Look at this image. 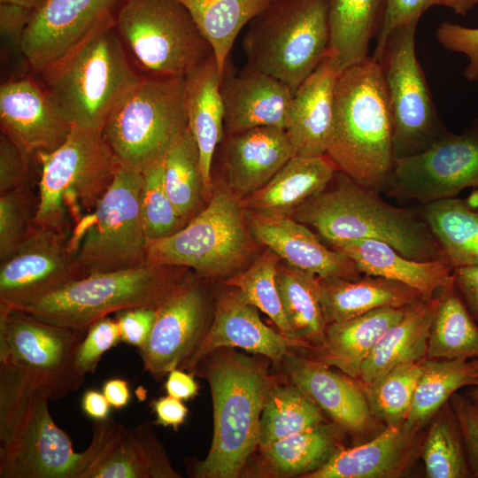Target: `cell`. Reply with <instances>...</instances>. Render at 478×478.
I'll list each match as a JSON object with an SVG mask.
<instances>
[{
  "instance_id": "45",
  "label": "cell",
  "mask_w": 478,
  "mask_h": 478,
  "mask_svg": "<svg viewBox=\"0 0 478 478\" xmlns=\"http://www.w3.org/2000/svg\"><path fill=\"white\" fill-rule=\"evenodd\" d=\"M142 173L141 212L147 239L152 242L178 232L187 222L166 190L164 159Z\"/></svg>"
},
{
  "instance_id": "12",
  "label": "cell",
  "mask_w": 478,
  "mask_h": 478,
  "mask_svg": "<svg viewBox=\"0 0 478 478\" xmlns=\"http://www.w3.org/2000/svg\"><path fill=\"white\" fill-rule=\"evenodd\" d=\"M115 27L150 75L185 76L213 54L179 0H122Z\"/></svg>"
},
{
  "instance_id": "37",
  "label": "cell",
  "mask_w": 478,
  "mask_h": 478,
  "mask_svg": "<svg viewBox=\"0 0 478 478\" xmlns=\"http://www.w3.org/2000/svg\"><path fill=\"white\" fill-rule=\"evenodd\" d=\"M478 386V359L426 358L405 427L422 430L459 389Z\"/></svg>"
},
{
  "instance_id": "8",
  "label": "cell",
  "mask_w": 478,
  "mask_h": 478,
  "mask_svg": "<svg viewBox=\"0 0 478 478\" xmlns=\"http://www.w3.org/2000/svg\"><path fill=\"white\" fill-rule=\"evenodd\" d=\"M242 201L215 186L206 205L178 232L149 242L146 263L193 269L203 277L232 275L254 252Z\"/></svg>"
},
{
  "instance_id": "25",
  "label": "cell",
  "mask_w": 478,
  "mask_h": 478,
  "mask_svg": "<svg viewBox=\"0 0 478 478\" xmlns=\"http://www.w3.org/2000/svg\"><path fill=\"white\" fill-rule=\"evenodd\" d=\"M220 144L226 185L240 199L263 188L296 156L285 129L274 127L224 133Z\"/></svg>"
},
{
  "instance_id": "4",
  "label": "cell",
  "mask_w": 478,
  "mask_h": 478,
  "mask_svg": "<svg viewBox=\"0 0 478 478\" xmlns=\"http://www.w3.org/2000/svg\"><path fill=\"white\" fill-rule=\"evenodd\" d=\"M192 374L207 380L213 404L212 444L193 476L237 478L258 447L260 415L274 382L259 363L232 348L214 351Z\"/></svg>"
},
{
  "instance_id": "50",
  "label": "cell",
  "mask_w": 478,
  "mask_h": 478,
  "mask_svg": "<svg viewBox=\"0 0 478 478\" xmlns=\"http://www.w3.org/2000/svg\"><path fill=\"white\" fill-rule=\"evenodd\" d=\"M436 35L444 49L468 58L463 75L469 82H478V28L444 21L437 27Z\"/></svg>"
},
{
  "instance_id": "61",
  "label": "cell",
  "mask_w": 478,
  "mask_h": 478,
  "mask_svg": "<svg viewBox=\"0 0 478 478\" xmlns=\"http://www.w3.org/2000/svg\"><path fill=\"white\" fill-rule=\"evenodd\" d=\"M47 0H0L1 3H12L25 7L36 10L41 7Z\"/></svg>"
},
{
  "instance_id": "41",
  "label": "cell",
  "mask_w": 478,
  "mask_h": 478,
  "mask_svg": "<svg viewBox=\"0 0 478 478\" xmlns=\"http://www.w3.org/2000/svg\"><path fill=\"white\" fill-rule=\"evenodd\" d=\"M326 421L320 408L297 386L273 383L260 415L258 447Z\"/></svg>"
},
{
  "instance_id": "2",
  "label": "cell",
  "mask_w": 478,
  "mask_h": 478,
  "mask_svg": "<svg viewBox=\"0 0 478 478\" xmlns=\"http://www.w3.org/2000/svg\"><path fill=\"white\" fill-rule=\"evenodd\" d=\"M327 155L337 171L380 193L386 190L396 164L393 120L383 76L373 57L338 77Z\"/></svg>"
},
{
  "instance_id": "53",
  "label": "cell",
  "mask_w": 478,
  "mask_h": 478,
  "mask_svg": "<svg viewBox=\"0 0 478 478\" xmlns=\"http://www.w3.org/2000/svg\"><path fill=\"white\" fill-rule=\"evenodd\" d=\"M157 318V309L128 308L116 312L121 342L142 348L148 341Z\"/></svg>"
},
{
  "instance_id": "10",
  "label": "cell",
  "mask_w": 478,
  "mask_h": 478,
  "mask_svg": "<svg viewBox=\"0 0 478 478\" xmlns=\"http://www.w3.org/2000/svg\"><path fill=\"white\" fill-rule=\"evenodd\" d=\"M187 127L184 76L146 74L113 109L102 134L120 166L143 172L164 159Z\"/></svg>"
},
{
  "instance_id": "15",
  "label": "cell",
  "mask_w": 478,
  "mask_h": 478,
  "mask_svg": "<svg viewBox=\"0 0 478 478\" xmlns=\"http://www.w3.org/2000/svg\"><path fill=\"white\" fill-rule=\"evenodd\" d=\"M478 189V119L427 150L396 160L387 197L425 204Z\"/></svg>"
},
{
  "instance_id": "39",
  "label": "cell",
  "mask_w": 478,
  "mask_h": 478,
  "mask_svg": "<svg viewBox=\"0 0 478 478\" xmlns=\"http://www.w3.org/2000/svg\"><path fill=\"white\" fill-rule=\"evenodd\" d=\"M478 325L453 281L439 293L426 358H477Z\"/></svg>"
},
{
  "instance_id": "47",
  "label": "cell",
  "mask_w": 478,
  "mask_h": 478,
  "mask_svg": "<svg viewBox=\"0 0 478 478\" xmlns=\"http://www.w3.org/2000/svg\"><path fill=\"white\" fill-rule=\"evenodd\" d=\"M91 478H150L145 454L133 429L124 428Z\"/></svg>"
},
{
  "instance_id": "63",
  "label": "cell",
  "mask_w": 478,
  "mask_h": 478,
  "mask_svg": "<svg viewBox=\"0 0 478 478\" xmlns=\"http://www.w3.org/2000/svg\"><path fill=\"white\" fill-rule=\"evenodd\" d=\"M474 405H476L477 410H478V401H475V402H474Z\"/></svg>"
},
{
  "instance_id": "7",
  "label": "cell",
  "mask_w": 478,
  "mask_h": 478,
  "mask_svg": "<svg viewBox=\"0 0 478 478\" xmlns=\"http://www.w3.org/2000/svg\"><path fill=\"white\" fill-rule=\"evenodd\" d=\"M186 269L146 264L92 274L71 281L18 310L53 325L88 330L95 321L112 312L135 307L158 309L184 279Z\"/></svg>"
},
{
  "instance_id": "43",
  "label": "cell",
  "mask_w": 478,
  "mask_h": 478,
  "mask_svg": "<svg viewBox=\"0 0 478 478\" xmlns=\"http://www.w3.org/2000/svg\"><path fill=\"white\" fill-rule=\"evenodd\" d=\"M424 360L399 364L371 383H361L371 412L385 427L405 422Z\"/></svg>"
},
{
  "instance_id": "19",
  "label": "cell",
  "mask_w": 478,
  "mask_h": 478,
  "mask_svg": "<svg viewBox=\"0 0 478 478\" xmlns=\"http://www.w3.org/2000/svg\"><path fill=\"white\" fill-rule=\"evenodd\" d=\"M281 364L289 382L310 397L332 421L354 439L365 443L386 427L371 412L363 385L313 358L288 352Z\"/></svg>"
},
{
  "instance_id": "24",
  "label": "cell",
  "mask_w": 478,
  "mask_h": 478,
  "mask_svg": "<svg viewBox=\"0 0 478 478\" xmlns=\"http://www.w3.org/2000/svg\"><path fill=\"white\" fill-rule=\"evenodd\" d=\"M425 430L405 423L386 427L372 439L343 448L319 469L304 478H398L414 465Z\"/></svg>"
},
{
  "instance_id": "54",
  "label": "cell",
  "mask_w": 478,
  "mask_h": 478,
  "mask_svg": "<svg viewBox=\"0 0 478 478\" xmlns=\"http://www.w3.org/2000/svg\"><path fill=\"white\" fill-rule=\"evenodd\" d=\"M140 441L150 468V478L181 477L171 466L166 452L148 422L133 428Z\"/></svg>"
},
{
  "instance_id": "27",
  "label": "cell",
  "mask_w": 478,
  "mask_h": 478,
  "mask_svg": "<svg viewBox=\"0 0 478 478\" xmlns=\"http://www.w3.org/2000/svg\"><path fill=\"white\" fill-rule=\"evenodd\" d=\"M329 244L353 260L360 274L405 283L420 291L424 298L436 297L453 281V270L446 258L431 261L410 259L389 244L374 239Z\"/></svg>"
},
{
  "instance_id": "11",
  "label": "cell",
  "mask_w": 478,
  "mask_h": 478,
  "mask_svg": "<svg viewBox=\"0 0 478 478\" xmlns=\"http://www.w3.org/2000/svg\"><path fill=\"white\" fill-rule=\"evenodd\" d=\"M142 184V172L120 166L96 208L70 231L69 247L83 276L147 264Z\"/></svg>"
},
{
  "instance_id": "57",
  "label": "cell",
  "mask_w": 478,
  "mask_h": 478,
  "mask_svg": "<svg viewBox=\"0 0 478 478\" xmlns=\"http://www.w3.org/2000/svg\"><path fill=\"white\" fill-rule=\"evenodd\" d=\"M150 405L156 414L154 425L171 427L175 430L184 423L189 412L182 400L169 395L151 401Z\"/></svg>"
},
{
  "instance_id": "16",
  "label": "cell",
  "mask_w": 478,
  "mask_h": 478,
  "mask_svg": "<svg viewBox=\"0 0 478 478\" xmlns=\"http://www.w3.org/2000/svg\"><path fill=\"white\" fill-rule=\"evenodd\" d=\"M68 236L66 232L35 225L14 254L0 263V311L19 309L84 277Z\"/></svg>"
},
{
  "instance_id": "28",
  "label": "cell",
  "mask_w": 478,
  "mask_h": 478,
  "mask_svg": "<svg viewBox=\"0 0 478 478\" xmlns=\"http://www.w3.org/2000/svg\"><path fill=\"white\" fill-rule=\"evenodd\" d=\"M184 104L188 127L198 145L204 191L209 200L213 190L212 161L224 135L220 76L213 54L184 76Z\"/></svg>"
},
{
  "instance_id": "34",
  "label": "cell",
  "mask_w": 478,
  "mask_h": 478,
  "mask_svg": "<svg viewBox=\"0 0 478 478\" xmlns=\"http://www.w3.org/2000/svg\"><path fill=\"white\" fill-rule=\"evenodd\" d=\"M425 220L452 270L478 266V189L458 197L421 204Z\"/></svg>"
},
{
  "instance_id": "42",
  "label": "cell",
  "mask_w": 478,
  "mask_h": 478,
  "mask_svg": "<svg viewBox=\"0 0 478 478\" xmlns=\"http://www.w3.org/2000/svg\"><path fill=\"white\" fill-rule=\"evenodd\" d=\"M420 458L428 478L472 477L461 430L449 401L428 423Z\"/></svg>"
},
{
  "instance_id": "5",
  "label": "cell",
  "mask_w": 478,
  "mask_h": 478,
  "mask_svg": "<svg viewBox=\"0 0 478 478\" xmlns=\"http://www.w3.org/2000/svg\"><path fill=\"white\" fill-rule=\"evenodd\" d=\"M38 73L59 116L71 127L89 129H102L143 76L126 54L115 19Z\"/></svg>"
},
{
  "instance_id": "30",
  "label": "cell",
  "mask_w": 478,
  "mask_h": 478,
  "mask_svg": "<svg viewBox=\"0 0 478 478\" xmlns=\"http://www.w3.org/2000/svg\"><path fill=\"white\" fill-rule=\"evenodd\" d=\"M439 293L408 305L400 320L381 336L360 366V383H371L399 364L426 359Z\"/></svg>"
},
{
  "instance_id": "48",
  "label": "cell",
  "mask_w": 478,
  "mask_h": 478,
  "mask_svg": "<svg viewBox=\"0 0 478 478\" xmlns=\"http://www.w3.org/2000/svg\"><path fill=\"white\" fill-rule=\"evenodd\" d=\"M478 4V0H387L384 19L377 35L374 52L383 45L389 35L397 27L418 20L432 6H444L465 16Z\"/></svg>"
},
{
  "instance_id": "29",
  "label": "cell",
  "mask_w": 478,
  "mask_h": 478,
  "mask_svg": "<svg viewBox=\"0 0 478 478\" xmlns=\"http://www.w3.org/2000/svg\"><path fill=\"white\" fill-rule=\"evenodd\" d=\"M336 171L327 154L294 156L263 188L241 199L242 204L255 212L291 217L304 203L327 187Z\"/></svg>"
},
{
  "instance_id": "55",
  "label": "cell",
  "mask_w": 478,
  "mask_h": 478,
  "mask_svg": "<svg viewBox=\"0 0 478 478\" xmlns=\"http://www.w3.org/2000/svg\"><path fill=\"white\" fill-rule=\"evenodd\" d=\"M34 12L23 5L0 2L1 38L21 54L22 37Z\"/></svg>"
},
{
  "instance_id": "1",
  "label": "cell",
  "mask_w": 478,
  "mask_h": 478,
  "mask_svg": "<svg viewBox=\"0 0 478 478\" xmlns=\"http://www.w3.org/2000/svg\"><path fill=\"white\" fill-rule=\"evenodd\" d=\"M49 393L19 370L0 363V477L89 478L112 446L113 428L93 425L86 450L76 452L53 420Z\"/></svg>"
},
{
  "instance_id": "52",
  "label": "cell",
  "mask_w": 478,
  "mask_h": 478,
  "mask_svg": "<svg viewBox=\"0 0 478 478\" xmlns=\"http://www.w3.org/2000/svg\"><path fill=\"white\" fill-rule=\"evenodd\" d=\"M449 403L458 420L472 477L478 478V410L465 394L455 392Z\"/></svg>"
},
{
  "instance_id": "62",
  "label": "cell",
  "mask_w": 478,
  "mask_h": 478,
  "mask_svg": "<svg viewBox=\"0 0 478 478\" xmlns=\"http://www.w3.org/2000/svg\"><path fill=\"white\" fill-rule=\"evenodd\" d=\"M466 395L473 401H478V386L471 387V389L468 390Z\"/></svg>"
},
{
  "instance_id": "3",
  "label": "cell",
  "mask_w": 478,
  "mask_h": 478,
  "mask_svg": "<svg viewBox=\"0 0 478 478\" xmlns=\"http://www.w3.org/2000/svg\"><path fill=\"white\" fill-rule=\"evenodd\" d=\"M380 194L336 171L327 187L292 216L312 227L328 243L374 239L410 259L445 258L418 209L392 205Z\"/></svg>"
},
{
  "instance_id": "31",
  "label": "cell",
  "mask_w": 478,
  "mask_h": 478,
  "mask_svg": "<svg viewBox=\"0 0 478 478\" xmlns=\"http://www.w3.org/2000/svg\"><path fill=\"white\" fill-rule=\"evenodd\" d=\"M320 281V304L328 324L343 321L381 307H405L424 298L417 289L397 281L365 274L358 280Z\"/></svg>"
},
{
  "instance_id": "21",
  "label": "cell",
  "mask_w": 478,
  "mask_h": 478,
  "mask_svg": "<svg viewBox=\"0 0 478 478\" xmlns=\"http://www.w3.org/2000/svg\"><path fill=\"white\" fill-rule=\"evenodd\" d=\"M0 127L36 164L40 155L52 152L66 141L72 127L59 116L42 84L29 76L1 84Z\"/></svg>"
},
{
  "instance_id": "56",
  "label": "cell",
  "mask_w": 478,
  "mask_h": 478,
  "mask_svg": "<svg viewBox=\"0 0 478 478\" xmlns=\"http://www.w3.org/2000/svg\"><path fill=\"white\" fill-rule=\"evenodd\" d=\"M454 285L466 309L478 322V266H464L452 272Z\"/></svg>"
},
{
  "instance_id": "51",
  "label": "cell",
  "mask_w": 478,
  "mask_h": 478,
  "mask_svg": "<svg viewBox=\"0 0 478 478\" xmlns=\"http://www.w3.org/2000/svg\"><path fill=\"white\" fill-rule=\"evenodd\" d=\"M36 164L10 137L0 134V195L33 182Z\"/></svg>"
},
{
  "instance_id": "35",
  "label": "cell",
  "mask_w": 478,
  "mask_h": 478,
  "mask_svg": "<svg viewBox=\"0 0 478 478\" xmlns=\"http://www.w3.org/2000/svg\"><path fill=\"white\" fill-rule=\"evenodd\" d=\"M328 53L342 72L368 57L371 40L382 27L387 0H327Z\"/></svg>"
},
{
  "instance_id": "20",
  "label": "cell",
  "mask_w": 478,
  "mask_h": 478,
  "mask_svg": "<svg viewBox=\"0 0 478 478\" xmlns=\"http://www.w3.org/2000/svg\"><path fill=\"white\" fill-rule=\"evenodd\" d=\"M235 347L263 355L276 366L281 364L291 348L313 350L306 342L288 338L267 327L261 320L258 308L233 289L219 297L206 333L181 369L192 374L196 366L214 351Z\"/></svg>"
},
{
  "instance_id": "49",
  "label": "cell",
  "mask_w": 478,
  "mask_h": 478,
  "mask_svg": "<svg viewBox=\"0 0 478 478\" xmlns=\"http://www.w3.org/2000/svg\"><path fill=\"white\" fill-rule=\"evenodd\" d=\"M121 342L120 328L115 319L105 316L89 326L76 356L79 369L93 374L102 356Z\"/></svg>"
},
{
  "instance_id": "58",
  "label": "cell",
  "mask_w": 478,
  "mask_h": 478,
  "mask_svg": "<svg viewBox=\"0 0 478 478\" xmlns=\"http://www.w3.org/2000/svg\"><path fill=\"white\" fill-rule=\"evenodd\" d=\"M167 395L181 400H189L197 396L198 385L193 374L185 373L181 369H173L167 374L165 384Z\"/></svg>"
},
{
  "instance_id": "22",
  "label": "cell",
  "mask_w": 478,
  "mask_h": 478,
  "mask_svg": "<svg viewBox=\"0 0 478 478\" xmlns=\"http://www.w3.org/2000/svg\"><path fill=\"white\" fill-rule=\"evenodd\" d=\"M244 212L256 243L266 246L288 265L323 279L354 281L361 277L353 260L326 247L305 224L289 216Z\"/></svg>"
},
{
  "instance_id": "6",
  "label": "cell",
  "mask_w": 478,
  "mask_h": 478,
  "mask_svg": "<svg viewBox=\"0 0 478 478\" xmlns=\"http://www.w3.org/2000/svg\"><path fill=\"white\" fill-rule=\"evenodd\" d=\"M41 166L35 223L66 233L107 192L119 163L102 129L72 127L66 141L37 158Z\"/></svg>"
},
{
  "instance_id": "60",
  "label": "cell",
  "mask_w": 478,
  "mask_h": 478,
  "mask_svg": "<svg viewBox=\"0 0 478 478\" xmlns=\"http://www.w3.org/2000/svg\"><path fill=\"white\" fill-rule=\"evenodd\" d=\"M102 392L110 405L116 409H121L127 406L131 398L127 382L120 378H113L106 381L102 387Z\"/></svg>"
},
{
  "instance_id": "26",
  "label": "cell",
  "mask_w": 478,
  "mask_h": 478,
  "mask_svg": "<svg viewBox=\"0 0 478 478\" xmlns=\"http://www.w3.org/2000/svg\"><path fill=\"white\" fill-rule=\"evenodd\" d=\"M342 70L328 53L293 94L285 129L296 156L320 157L330 146L335 128V93Z\"/></svg>"
},
{
  "instance_id": "32",
  "label": "cell",
  "mask_w": 478,
  "mask_h": 478,
  "mask_svg": "<svg viewBox=\"0 0 478 478\" xmlns=\"http://www.w3.org/2000/svg\"><path fill=\"white\" fill-rule=\"evenodd\" d=\"M406 307H381L328 324L324 343L312 351V358L358 380L363 361L381 336L400 320Z\"/></svg>"
},
{
  "instance_id": "18",
  "label": "cell",
  "mask_w": 478,
  "mask_h": 478,
  "mask_svg": "<svg viewBox=\"0 0 478 478\" xmlns=\"http://www.w3.org/2000/svg\"><path fill=\"white\" fill-rule=\"evenodd\" d=\"M208 308L203 287L184 278L157 309L150 335L138 349L144 370L161 379L181 368L209 328Z\"/></svg>"
},
{
  "instance_id": "40",
  "label": "cell",
  "mask_w": 478,
  "mask_h": 478,
  "mask_svg": "<svg viewBox=\"0 0 478 478\" xmlns=\"http://www.w3.org/2000/svg\"><path fill=\"white\" fill-rule=\"evenodd\" d=\"M166 190L188 223L207 202L198 145L187 127L169 148L164 158Z\"/></svg>"
},
{
  "instance_id": "36",
  "label": "cell",
  "mask_w": 478,
  "mask_h": 478,
  "mask_svg": "<svg viewBox=\"0 0 478 478\" xmlns=\"http://www.w3.org/2000/svg\"><path fill=\"white\" fill-rule=\"evenodd\" d=\"M189 11L215 57L220 80L243 29L274 0H179Z\"/></svg>"
},
{
  "instance_id": "17",
  "label": "cell",
  "mask_w": 478,
  "mask_h": 478,
  "mask_svg": "<svg viewBox=\"0 0 478 478\" xmlns=\"http://www.w3.org/2000/svg\"><path fill=\"white\" fill-rule=\"evenodd\" d=\"M122 0H47L35 10L21 42L30 68L40 73L106 23Z\"/></svg>"
},
{
  "instance_id": "13",
  "label": "cell",
  "mask_w": 478,
  "mask_h": 478,
  "mask_svg": "<svg viewBox=\"0 0 478 478\" xmlns=\"http://www.w3.org/2000/svg\"><path fill=\"white\" fill-rule=\"evenodd\" d=\"M418 22L394 29L372 56L380 66L388 94L396 160L427 150L449 132L416 56Z\"/></svg>"
},
{
  "instance_id": "46",
  "label": "cell",
  "mask_w": 478,
  "mask_h": 478,
  "mask_svg": "<svg viewBox=\"0 0 478 478\" xmlns=\"http://www.w3.org/2000/svg\"><path fill=\"white\" fill-rule=\"evenodd\" d=\"M34 181L0 195V263L10 258L35 227Z\"/></svg>"
},
{
  "instance_id": "14",
  "label": "cell",
  "mask_w": 478,
  "mask_h": 478,
  "mask_svg": "<svg viewBox=\"0 0 478 478\" xmlns=\"http://www.w3.org/2000/svg\"><path fill=\"white\" fill-rule=\"evenodd\" d=\"M87 331L53 325L18 309L0 311V363L35 380L50 400L62 399L85 381L76 356Z\"/></svg>"
},
{
  "instance_id": "38",
  "label": "cell",
  "mask_w": 478,
  "mask_h": 478,
  "mask_svg": "<svg viewBox=\"0 0 478 478\" xmlns=\"http://www.w3.org/2000/svg\"><path fill=\"white\" fill-rule=\"evenodd\" d=\"M276 285L285 316L298 339L320 348L328 327L320 304V277L278 263Z\"/></svg>"
},
{
  "instance_id": "44",
  "label": "cell",
  "mask_w": 478,
  "mask_h": 478,
  "mask_svg": "<svg viewBox=\"0 0 478 478\" xmlns=\"http://www.w3.org/2000/svg\"><path fill=\"white\" fill-rule=\"evenodd\" d=\"M279 260L267 249L249 267L230 275L225 284L237 289L248 303L266 313L282 335L300 340L291 328L280 299L275 280Z\"/></svg>"
},
{
  "instance_id": "9",
  "label": "cell",
  "mask_w": 478,
  "mask_h": 478,
  "mask_svg": "<svg viewBox=\"0 0 478 478\" xmlns=\"http://www.w3.org/2000/svg\"><path fill=\"white\" fill-rule=\"evenodd\" d=\"M327 0H274L243 37L247 66L283 81L295 92L328 54Z\"/></svg>"
},
{
  "instance_id": "23",
  "label": "cell",
  "mask_w": 478,
  "mask_h": 478,
  "mask_svg": "<svg viewBox=\"0 0 478 478\" xmlns=\"http://www.w3.org/2000/svg\"><path fill=\"white\" fill-rule=\"evenodd\" d=\"M227 65L220 80L224 133L260 127L286 129L294 94L289 86L247 66L235 74Z\"/></svg>"
},
{
  "instance_id": "33",
  "label": "cell",
  "mask_w": 478,
  "mask_h": 478,
  "mask_svg": "<svg viewBox=\"0 0 478 478\" xmlns=\"http://www.w3.org/2000/svg\"><path fill=\"white\" fill-rule=\"evenodd\" d=\"M345 432L326 421L258 447V468L272 477H305L326 464L343 443Z\"/></svg>"
},
{
  "instance_id": "59",
  "label": "cell",
  "mask_w": 478,
  "mask_h": 478,
  "mask_svg": "<svg viewBox=\"0 0 478 478\" xmlns=\"http://www.w3.org/2000/svg\"><path fill=\"white\" fill-rule=\"evenodd\" d=\"M111 405L103 392L96 389H88L81 398L83 412L90 419L103 420L108 418Z\"/></svg>"
}]
</instances>
